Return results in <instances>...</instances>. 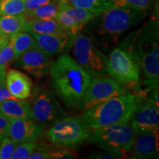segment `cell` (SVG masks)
I'll return each instance as SVG.
<instances>
[{"label": "cell", "instance_id": "25", "mask_svg": "<svg viewBox=\"0 0 159 159\" xmlns=\"http://www.w3.org/2000/svg\"><path fill=\"white\" fill-rule=\"evenodd\" d=\"M154 0H115L111 7H130L149 13Z\"/></svg>", "mask_w": 159, "mask_h": 159}, {"label": "cell", "instance_id": "35", "mask_svg": "<svg viewBox=\"0 0 159 159\" xmlns=\"http://www.w3.org/2000/svg\"><path fill=\"white\" fill-rule=\"evenodd\" d=\"M6 75V69H0V84L5 82Z\"/></svg>", "mask_w": 159, "mask_h": 159}, {"label": "cell", "instance_id": "1", "mask_svg": "<svg viewBox=\"0 0 159 159\" xmlns=\"http://www.w3.org/2000/svg\"><path fill=\"white\" fill-rule=\"evenodd\" d=\"M120 48L126 51L139 64L145 78V86L149 89L158 87V20H150L141 28L128 34L120 43Z\"/></svg>", "mask_w": 159, "mask_h": 159}, {"label": "cell", "instance_id": "23", "mask_svg": "<svg viewBox=\"0 0 159 159\" xmlns=\"http://www.w3.org/2000/svg\"><path fill=\"white\" fill-rule=\"evenodd\" d=\"M71 5L101 14L107 11L115 0H68Z\"/></svg>", "mask_w": 159, "mask_h": 159}, {"label": "cell", "instance_id": "13", "mask_svg": "<svg viewBox=\"0 0 159 159\" xmlns=\"http://www.w3.org/2000/svg\"><path fill=\"white\" fill-rule=\"evenodd\" d=\"M15 61L17 66L37 78L49 74L52 63L50 56L39 48L26 52Z\"/></svg>", "mask_w": 159, "mask_h": 159}, {"label": "cell", "instance_id": "26", "mask_svg": "<svg viewBox=\"0 0 159 159\" xmlns=\"http://www.w3.org/2000/svg\"><path fill=\"white\" fill-rule=\"evenodd\" d=\"M38 141L24 142L17 144L11 159H26L28 158L30 155L35 150Z\"/></svg>", "mask_w": 159, "mask_h": 159}, {"label": "cell", "instance_id": "33", "mask_svg": "<svg viewBox=\"0 0 159 159\" xmlns=\"http://www.w3.org/2000/svg\"><path fill=\"white\" fill-rule=\"evenodd\" d=\"M16 99L12 95L8 89H7L5 85V82L2 83L0 84V103L2 102L3 101L7 100V99Z\"/></svg>", "mask_w": 159, "mask_h": 159}, {"label": "cell", "instance_id": "18", "mask_svg": "<svg viewBox=\"0 0 159 159\" xmlns=\"http://www.w3.org/2000/svg\"><path fill=\"white\" fill-rule=\"evenodd\" d=\"M0 113L10 120L17 119H33L30 103L25 99H7L0 103Z\"/></svg>", "mask_w": 159, "mask_h": 159}, {"label": "cell", "instance_id": "28", "mask_svg": "<svg viewBox=\"0 0 159 159\" xmlns=\"http://www.w3.org/2000/svg\"><path fill=\"white\" fill-rule=\"evenodd\" d=\"M17 143L8 136L4 138L0 142V158L11 159Z\"/></svg>", "mask_w": 159, "mask_h": 159}, {"label": "cell", "instance_id": "27", "mask_svg": "<svg viewBox=\"0 0 159 159\" xmlns=\"http://www.w3.org/2000/svg\"><path fill=\"white\" fill-rule=\"evenodd\" d=\"M17 59L16 55L11 43L0 49V69H6L7 66Z\"/></svg>", "mask_w": 159, "mask_h": 159}, {"label": "cell", "instance_id": "24", "mask_svg": "<svg viewBox=\"0 0 159 159\" xmlns=\"http://www.w3.org/2000/svg\"><path fill=\"white\" fill-rule=\"evenodd\" d=\"M25 11V0H0L1 16L23 14Z\"/></svg>", "mask_w": 159, "mask_h": 159}, {"label": "cell", "instance_id": "11", "mask_svg": "<svg viewBox=\"0 0 159 159\" xmlns=\"http://www.w3.org/2000/svg\"><path fill=\"white\" fill-rule=\"evenodd\" d=\"M30 106L33 120L43 126L54 125L67 115L55 95L48 91L39 93Z\"/></svg>", "mask_w": 159, "mask_h": 159}, {"label": "cell", "instance_id": "21", "mask_svg": "<svg viewBox=\"0 0 159 159\" xmlns=\"http://www.w3.org/2000/svg\"><path fill=\"white\" fill-rule=\"evenodd\" d=\"M26 21L23 14L19 15H0V32L11 38L16 33L22 30Z\"/></svg>", "mask_w": 159, "mask_h": 159}, {"label": "cell", "instance_id": "32", "mask_svg": "<svg viewBox=\"0 0 159 159\" xmlns=\"http://www.w3.org/2000/svg\"><path fill=\"white\" fill-rule=\"evenodd\" d=\"M49 1L50 0H25V12L33 11V10L48 3Z\"/></svg>", "mask_w": 159, "mask_h": 159}, {"label": "cell", "instance_id": "14", "mask_svg": "<svg viewBox=\"0 0 159 159\" xmlns=\"http://www.w3.org/2000/svg\"><path fill=\"white\" fill-rule=\"evenodd\" d=\"M45 126L33 119L10 120L8 137L16 143L37 141L45 133Z\"/></svg>", "mask_w": 159, "mask_h": 159}, {"label": "cell", "instance_id": "5", "mask_svg": "<svg viewBox=\"0 0 159 159\" xmlns=\"http://www.w3.org/2000/svg\"><path fill=\"white\" fill-rule=\"evenodd\" d=\"M89 129L85 127L80 116H66L52 125L47 136L57 147L73 148L89 139Z\"/></svg>", "mask_w": 159, "mask_h": 159}, {"label": "cell", "instance_id": "15", "mask_svg": "<svg viewBox=\"0 0 159 159\" xmlns=\"http://www.w3.org/2000/svg\"><path fill=\"white\" fill-rule=\"evenodd\" d=\"M38 47L49 56L59 55L69 49L73 44V35L65 31L49 34H31Z\"/></svg>", "mask_w": 159, "mask_h": 159}, {"label": "cell", "instance_id": "22", "mask_svg": "<svg viewBox=\"0 0 159 159\" xmlns=\"http://www.w3.org/2000/svg\"><path fill=\"white\" fill-rule=\"evenodd\" d=\"M59 0H52L33 11L25 12L24 16L27 20L55 19L58 10Z\"/></svg>", "mask_w": 159, "mask_h": 159}, {"label": "cell", "instance_id": "4", "mask_svg": "<svg viewBox=\"0 0 159 159\" xmlns=\"http://www.w3.org/2000/svg\"><path fill=\"white\" fill-rule=\"evenodd\" d=\"M142 98L130 93L111 97L85 111L80 118L89 130L129 122Z\"/></svg>", "mask_w": 159, "mask_h": 159}, {"label": "cell", "instance_id": "17", "mask_svg": "<svg viewBox=\"0 0 159 159\" xmlns=\"http://www.w3.org/2000/svg\"><path fill=\"white\" fill-rule=\"evenodd\" d=\"M5 85L15 98L27 99L32 95L33 83L25 73L16 69H10L6 72Z\"/></svg>", "mask_w": 159, "mask_h": 159}, {"label": "cell", "instance_id": "20", "mask_svg": "<svg viewBox=\"0 0 159 159\" xmlns=\"http://www.w3.org/2000/svg\"><path fill=\"white\" fill-rule=\"evenodd\" d=\"M9 43L13 48L17 58L26 52L39 48L33 35L24 31H20L12 35L10 38Z\"/></svg>", "mask_w": 159, "mask_h": 159}, {"label": "cell", "instance_id": "2", "mask_svg": "<svg viewBox=\"0 0 159 159\" xmlns=\"http://www.w3.org/2000/svg\"><path fill=\"white\" fill-rule=\"evenodd\" d=\"M148 12L130 7H111L91 20L83 33L100 49L108 50L119 42L120 37L142 21Z\"/></svg>", "mask_w": 159, "mask_h": 159}, {"label": "cell", "instance_id": "30", "mask_svg": "<svg viewBox=\"0 0 159 159\" xmlns=\"http://www.w3.org/2000/svg\"><path fill=\"white\" fill-rule=\"evenodd\" d=\"M49 158L52 159H61V158H75V155L68 150L66 148H62L60 147L58 149H49Z\"/></svg>", "mask_w": 159, "mask_h": 159}, {"label": "cell", "instance_id": "31", "mask_svg": "<svg viewBox=\"0 0 159 159\" xmlns=\"http://www.w3.org/2000/svg\"><path fill=\"white\" fill-rule=\"evenodd\" d=\"M10 119L0 113V142L4 138L8 136Z\"/></svg>", "mask_w": 159, "mask_h": 159}, {"label": "cell", "instance_id": "12", "mask_svg": "<svg viewBox=\"0 0 159 159\" xmlns=\"http://www.w3.org/2000/svg\"><path fill=\"white\" fill-rule=\"evenodd\" d=\"M158 108L152 101L141 99L129 121L136 134L158 130Z\"/></svg>", "mask_w": 159, "mask_h": 159}, {"label": "cell", "instance_id": "16", "mask_svg": "<svg viewBox=\"0 0 159 159\" xmlns=\"http://www.w3.org/2000/svg\"><path fill=\"white\" fill-rule=\"evenodd\" d=\"M158 130L137 134L130 149L137 158H156L158 156Z\"/></svg>", "mask_w": 159, "mask_h": 159}, {"label": "cell", "instance_id": "10", "mask_svg": "<svg viewBox=\"0 0 159 159\" xmlns=\"http://www.w3.org/2000/svg\"><path fill=\"white\" fill-rule=\"evenodd\" d=\"M98 15L87 9L75 7L71 5L68 0H59L55 19L63 30L75 36Z\"/></svg>", "mask_w": 159, "mask_h": 159}, {"label": "cell", "instance_id": "29", "mask_svg": "<svg viewBox=\"0 0 159 159\" xmlns=\"http://www.w3.org/2000/svg\"><path fill=\"white\" fill-rule=\"evenodd\" d=\"M126 156L125 152H117V151H111L104 150L100 152H94L89 155L88 158L94 159H118L123 158Z\"/></svg>", "mask_w": 159, "mask_h": 159}, {"label": "cell", "instance_id": "9", "mask_svg": "<svg viewBox=\"0 0 159 159\" xmlns=\"http://www.w3.org/2000/svg\"><path fill=\"white\" fill-rule=\"evenodd\" d=\"M129 93L114 80L105 76L92 77L88 90L78 105L80 110L85 111L107 99Z\"/></svg>", "mask_w": 159, "mask_h": 159}, {"label": "cell", "instance_id": "6", "mask_svg": "<svg viewBox=\"0 0 159 159\" xmlns=\"http://www.w3.org/2000/svg\"><path fill=\"white\" fill-rule=\"evenodd\" d=\"M136 135L130 123L126 122L94 129L89 139L103 150L125 152L130 150Z\"/></svg>", "mask_w": 159, "mask_h": 159}, {"label": "cell", "instance_id": "34", "mask_svg": "<svg viewBox=\"0 0 159 159\" xmlns=\"http://www.w3.org/2000/svg\"><path fill=\"white\" fill-rule=\"evenodd\" d=\"M10 42V37L0 32V49L8 44Z\"/></svg>", "mask_w": 159, "mask_h": 159}, {"label": "cell", "instance_id": "3", "mask_svg": "<svg viewBox=\"0 0 159 159\" xmlns=\"http://www.w3.org/2000/svg\"><path fill=\"white\" fill-rule=\"evenodd\" d=\"M49 74L52 88L63 104L67 108L78 106L92 76L67 54L60 55L52 61Z\"/></svg>", "mask_w": 159, "mask_h": 159}, {"label": "cell", "instance_id": "8", "mask_svg": "<svg viewBox=\"0 0 159 159\" xmlns=\"http://www.w3.org/2000/svg\"><path fill=\"white\" fill-rule=\"evenodd\" d=\"M106 72L119 84L128 86H138L141 70L136 61L121 49L115 48L108 57Z\"/></svg>", "mask_w": 159, "mask_h": 159}, {"label": "cell", "instance_id": "7", "mask_svg": "<svg viewBox=\"0 0 159 159\" xmlns=\"http://www.w3.org/2000/svg\"><path fill=\"white\" fill-rule=\"evenodd\" d=\"M75 60L92 77L106 74L108 57L87 35L79 33L73 40Z\"/></svg>", "mask_w": 159, "mask_h": 159}, {"label": "cell", "instance_id": "19", "mask_svg": "<svg viewBox=\"0 0 159 159\" xmlns=\"http://www.w3.org/2000/svg\"><path fill=\"white\" fill-rule=\"evenodd\" d=\"M30 34H49L64 31L55 19H26L22 30Z\"/></svg>", "mask_w": 159, "mask_h": 159}]
</instances>
